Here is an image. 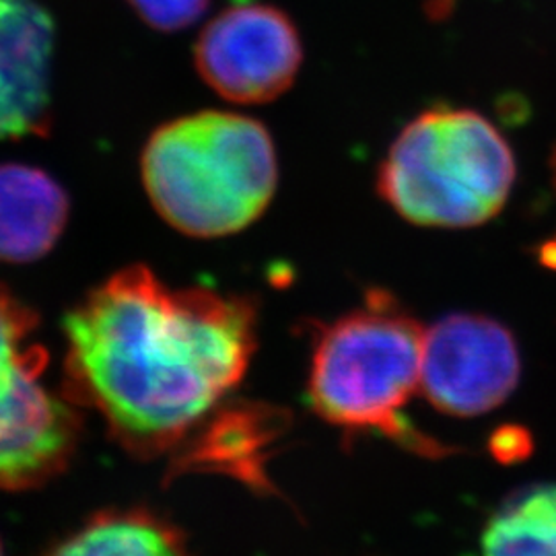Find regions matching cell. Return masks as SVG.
Here are the masks:
<instances>
[{
	"label": "cell",
	"mask_w": 556,
	"mask_h": 556,
	"mask_svg": "<svg viewBox=\"0 0 556 556\" xmlns=\"http://www.w3.org/2000/svg\"><path fill=\"white\" fill-rule=\"evenodd\" d=\"M254 326L243 299L172 291L147 266L124 268L64 319L68 392L128 450L161 452L238 386Z\"/></svg>",
	"instance_id": "obj_1"
},
{
	"label": "cell",
	"mask_w": 556,
	"mask_h": 556,
	"mask_svg": "<svg viewBox=\"0 0 556 556\" xmlns=\"http://www.w3.org/2000/svg\"><path fill=\"white\" fill-rule=\"evenodd\" d=\"M140 174L165 223L190 238H223L268 208L277 192V151L258 119L199 112L151 135Z\"/></svg>",
	"instance_id": "obj_2"
},
{
	"label": "cell",
	"mask_w": 556,
	"mask_h": 556,
	"mask_svg": "<svg viewBox=\"0 0 556 556\" xmlns=\"http://www.w3.org/2000/svg\"><path fill=\"white\" fill-rule=\"evenodd\" d=\"M517 179L516 153L472 108L422 110L392 140L378 167V194L427 229H472L498 217Z\"/></svg>",
	"instance_id": "obj_3"
},
{
	"label": "cell",
	"mask_w": 556,
	"mask_h": 556,
	"mask_svg": "<svg viewBox=\"0 0 556 556\" xmlns=\"http://www.w3.org/2000/svg\"><path fill=\"white\" fill-rule=\"evenodd\" d=\"M425 330L392 298L371 293L365 307L319 334L309 400L319 417L349 431H379L425 456H443L438 441L402 417L420 386Z\"/></svg>",
	"instance_id": "obj_4"
},
{
	"label": "cell",
	"mask_w": 556,
	"mask_h": 556,
	"mask_svg": "<svg viewBox=\"0 0 556 556\" xmlns=\"http://www.w3.org/2000/svg\"><path fill=\"white\" fill-rule=\"evenodd\" d=\"M38 318L0 285V489H29L59 475L79 438L71 406L41 381L48 353Z\"/></svg>",
	"instance_id": "obj_5"
},
{
	"label": "cell",
	"mask_w": 556,
	"mask_h": 556,
	"mask_svg": "<svg viewBox=\"0 0 556 556\" xmlns=\"http://www.w3.org/2000/svg\"><path fill=\"white\" fill-rule=\"evenodd\" d=\"M194 62L200 77L220 98L266 103L295 83L303 48L298 27L280 9L241 2L202 29Z\"/></svg>",
	"instance_id": "obj_6"
},
{
	"label": "cell",
	"mask_w": 556,
	"mask_h": 556,
	"mask_svg": "<svg viewBox=\"0 0 556 556\" xmlns=\"http://www.w3.org/2000/svg\"><path fill=\"white\" fill-rule=\"evenodd\" d=\"M521 374L514 334L497 319L454 314L425 332L420 390L450 417H477L501 406Z\"/></svg>",
	"instance_id": "obj_7"
},
{
	"label": "cell",
	"mask_w": 556,
	"mask_h": 556,
	"mask_svg": "<svg viewBox=\"0 0 556 556\" xmlns=\"http://www.w3.org/2000/svg\"><path fill=\"white\" fill-rule=\"evenodd\" d=\"M54 41L40 2L0 0V140L50 132Z\"/></svg>",
	"instance_id": "obj_8"
},
{
	"label": "cell",
	"mask_w": 556,
	"mask_h": 556,
	"mask_svg": "<svg viewBox=\"0 0 556 556\" xmlns=\"http://www.w3.org/2000/svg\"><path fill=\"white\" fill-rule=\"evenodd\" d=\"M71 213L66 190L43 169L0 165V262H34L59 241Z\"/></svg>",
	"instance_id": "obj_9"
},
{
	"label": "cell",
	"mask_w": 556,
	"mask_h": 556,
	"mask_svg": "<svg viewBox=\"0 0 556 556\" xmlns=\"http://www.w3.org/2000/svg\"><path fill=\"white\" fill-rule=\"evenodd\" d=\"M482 556H556V484H538L507 498L486 521Z\"/></svg>",
	"instance_id": "obj_10"
},
{
	"label": "cell",
	"mask_w": 556,
	"mask_h": 556,
	"mask_svg": "<svg viewBox=\"0 0 556 556\" xmlns=\"http://www.w3.org/2000/svg\"><path fill=\"white\" fill-rule=\"evenodd\" d=\"M50 556H188L178 534L147 514H110L85 526Z\"/></svg>",
	"instance_id": "obj_11"
},
{
	"label": "cell",
	"mask_w": 556,
	"mask_h": 556,
	"mask_svg": "<svg viewBox=\"0 0 556 556\" xmlns=\"http://www.w3.org/2000/svg\"><path fill=\"white\" fill-rule=\"evenodd\" d=\"M140 20L160 31H181L206 13L211 0H126Z\"/></svg>",
	"instance_id": "obj_12"
},
{
	"label": "cell",
	"mask_w": 556,
	"mask_h": 556,
	"mask_svg": "<svg viewBox=\"0 0 556 556\" xmlns=\"http://www.w3.org/2000/svg\"><path fill=\"white\" fill-rule=\"evenodd\" d=\"M491 450L501 462L511 464L532 452V439L521 427H503L491 439Z\"/></svg>",
	"instance_id": "obj_13"
},
{
	"label": "cell",
	"mask_w": 556,
	"mask_h": 556,
	"mask_svg": "<svg viewBox=\"0 0 556 556\" xmlns=\"http://www.w3.org/2000/svg\"><path fill=\"white\" fill-rule=\"evenodd\" d=\"M548 165H551V179H553V190H555L556 197V139L555 144H553V151H551V160H548ZM540 262L544 264V266H548V268H555L556 270V231L553 238L548 239L542 248H540Z\"/></svg>",
	"instance_id": "obj_14"
},
{
	"label": "cell",
	"mask_w": 556,
	"mask_h": 556,
	"mask_svg": "<svg viewBox=\"0 0 556 556\" xmlns=\"http://www.w3.org/2000/svg\"><path fill=\"white\" fill-rule=\"evenodd\" d=\"M0 556H2V548H0Z\"/></svg>",
	"instance_id": "obj_15"
}]
</instances>
